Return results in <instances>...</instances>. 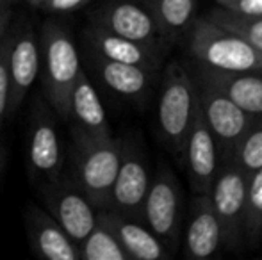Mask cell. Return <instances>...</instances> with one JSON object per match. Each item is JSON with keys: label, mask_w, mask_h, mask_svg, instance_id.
Instances as JSON below:
<instances>
[{"label": "cell", "mask_w": 262, "mask_h": 260, "mask_svg": "<svg viewBox=\"0 0 262 260\" xmlns=\"http://www.w3.org/2000/svg\"><path fill=\"white\" fill-rule=\"evenodd\" d=\"M41 82L47 104L59 120L68 122L70 94L82 72L80 56L68 29L55 18H49L39 32Z\"/></svg>", "instance_id": "obj_1"}, {"label": "cell", "mask_w": 262, "mask_h": 260, "mask_svg": "<svg viewBox=\"0 0 262 260\" xmlns=\"http://www.w3.org/2000/svg\"><path fill=\"white\" fill-rule=\"evenodd\" d=\"M120 137H95L72 129V177L98 210L111 207L120 166Z\"/></svg>", "instance_id": "obj_2"}, {"label": "cell", "mask_w": 262, "mask_h": 260, "mask_svg": "<svg viewBox=\"0 0 262 260\" xmlns=\"http://www.w3.org/2000/svg\"><path fill=\"white\" fill-rule=\"evenodd\" d=\"M198 107L196 82L180 63H169L162 73L157 98V129L173 157H182L184 143Z\"/></svg>", "instance_id": "obj_3"}, {"label": "cell", "mask_w": 262, "mask_h": 260, "mask_svg": "<svg viewBox=\"0 0 262 260\" xmlns=\"http://www.w3.org/2000/svg\"><path fill=\"white\" fill-rule=\"evenodd\" d=\"M189 52L198 64L220 72L262 69V54L209 16L189 25Z\"/></svg>", "instance_id": "obj_4"}, {"label": "cell", "mask_w": 262, "mask_h": 260, "mask_svg": "<svg viewBox=\"0 0 262 260\" xmlns=\"http://www.w3.org/2000/svg\"><path fill=\"white\" fill-rule=\"evenodd\" d=\"M141 221L159 237L168 253L177 250L182 237L184 195L173 168L162 159L152 173L143 201Z\"/></svg>", "instance_id": "obj_5"}, {"label": "cell", "mask_w": 262, "mask_h": 260, "mask_svg": "<svg viewBox=\"0 0 262 260\" xmlns=\"http://www.w3.org/2000/svg\"><path fill=\"white\" fill-rule=\"evenodd\" d=\"M250 175L234 160L221 164L210 189V201L221 225L223 246L230 251L246 246V208Z\"/></svg>", "instance_id": "obj_6"}, {"label": "cell", "mask_w": 262, "mask_h": 260, "mask_svg": "<svg viewBox=\"0 0 262 260\" xmlns=\"http://www.w3.org/2000/svg\"><path fill=\"white\" fill-rule=\"evenodd\" d=\"M194 82L198 91V107L217 145L221 164L232 160L235 146L259 118L250 116L241 107H237L227 94H223L202 77H196Z\"/></svg>", "instance_id": "obj_7"}, {"label": "cell", "mask_w": 262, "mask_h": 260, "mask_svg": "<svg viewBox=\"0 0 262 260\" xmlns=\"http://www.w3.org/2000/svg\"><path fill=\"white\" fill-rule=\"evenodd\" d=\"M120 166L114 178L111 210L141 219V208L152 180V168L141 139L136 135L120 137Z\"/></svg>", "instance_id": "obj_8"}, {"label": "cell", "mask_w": 262, "mask_h": 260, "mask_svg": "<svg viewBox=\"0 0 262 260\" xmlns=\"http://www.w3.org/2000/svg\"><path fill=\"white\" fill-rule=\"evenodd\" d=\"M39 185L47 212L77 244H80L97 225L98 208L70 173H61L54 180Z\"/></svg>", "instance_id": "obj_9"}, {"label": "cell", "mask_w": 262, "mask_h": 260, "mask_svg": "<svg viewBox=\"0 0 262 260\" xmlns=\"http://www.w3.org/2000/svg\"><path fill=\"white\" fill-rule=\"evenodd\" d=\"M27 166L36 182L54 180L64 168V148L55 125L54 111L38 97L32 105L27 139Z\"/></svg>", "instance_id": "obj_10"}, {"label": "cell", "mask_w": 262, "mask_h": 260, "mask_svg": "<svg viewBox=\"0 0 262 260\" xmlns=\"http://www.w3.org/2000/svg\"><path fill=\"white\" fill-rule=\"evenodd\" d=\"M9 107L7 118H13L31 87L39 77L41 56H39V38L27 18L13 20L9 25Z\"/></svg>", "instance_id": "obj_11"}, {"label": "cell", "mask_w": 262, "mask_h": 260, "mask_svg": "<svg viewBox=\"0 0 262 260\" xmlns=\"http://www.w3.org/2000/svg\"><path fill=\"white\" fill-rule=\"evenodd\" d=\"M88 21L161 52L166 46L152 13L141 0H107L91 11Z\"/></svg>", "instance_id": "obj_12"}, {"label": "cell", "mask_w": 262, "mask_h": 260, "mask_svg": "<svg viewBox=\"0 0 262 260\" xmlns=\"http://www.w3.org/2000/svg\"><path fill=\"white\" fill-rule=\"evenodd\" d=\"M182 160L186 168L189 187L194 195H210V189L221 168L217 145L210 134L200 107H196L193 125L184 143Z\"/></svg>", "instance_id": "obj_13"}, {"label": "cell", "mask_w": 262, "mask_h": 260, "mask_svg": "<svg viewBox=\"0 0 262 260\" xmlns=\"http://www.w3.org/2000/svg\"><path fill=\"white\" fill-rule=\"evenodd\" d=\"M86 61L93 75H97V79L111 93L134 102L148 97L159 75V72H152L143 66L104 59L90 50H86Z\"/></svg>", "instance_id": "obj_14"}, {"label": "cell", "mask_w": 262, "mask_h": 260, "mask_svg": "<svg viewBox=\"0 0 262 260\" xmlns=\"http://www.w3.org/2000/svg\"><path fill=\"white\" fill-rule=\"evenodd\" d=\"M82 41L84 50H90L104 59L143 66V68L152 69V72H159V68H161V50L150 49L141 43L121 38V36L113 34V32L105 31L95 23H90V21L82 31Z\"/></svg>", "instance_id": "obj_15"}, {"label": "cell", "mask_w": 262, "mask_h": 260, "mask_svg": "<svg viewBox=\"0 0 262 260\" xmlns=\"http://www.w3.org/2000/svg\"><path fill=\"white\" fill-rule=\"evenodd\" d=\"M25 228L29 244L38 257L45 260H80L79 244L61 228L47 208L29 205L25 210Z\"/></svg>", "instance_id": "obj_16"}, {"label": "cell", "mask_w": 262, "mask_h": 260, "mask_svg": "<svg viewBox=\"0 0 262 260\" xmlns=\"http://www.w3.org/2000/svg\"><path fill=\"white\" fill-rule=\"evenodd\" d=\"M98 219L113 232L120 246L132 260H161L168 257V250L159 237L141 219L128 218L105 208L98 210Z\"/></svg>", "instance_id": "obj_17"}, {"label": "cell", "mask_w": 262, "mask_h": 260, "mask_svg": "<svg viewBox=\"0 0 262 260\" xmlns=\"http://www.w3.org/2000/svg\"><path fill=\"white\" fill-rule=\"evenodd\" d=\"M184 246L191 258H209L223 246L221 225L214 212L209 195H196L191 205V214L184 230Z\"/></svg>", "instance_id": "obj_18"}, {"label": "cell", "mask_w": 262, "mask_h": 260, "mask_svg": "<svg viewBox=\"0 0 262 260\" xmlns=\"http://www.w3.org/2000/svg\"><path fill=\"white\" fill-rule=\"evenodd\" d=\"M68 122H73V129L88 135H95V137L113 135L105 107L98 97L97 87L84 68L77 77V82L70 94Z\"/></svg>", "instance_id": "obj_19"}, {"label": "cell", "mask_w": 262, "mask_h": 260, "mask_svg": "<svg viewBox=\"0 0 262 260\" xmlns=\"http://www.w3.org/2000/svg\"><path fill=\"white\" fill-rule=\"evenodd\" d=\"M227 94L237 107L262 118V75L255 72H220L198 64V75Z\"/></svg>", "instance_id": "obj_20"}, {"label": "cell", "mask_w": 262, "mask_h": 260, "mask_svg": "<svg viewBox=\"0 0 262 260\" xmlns=\"http://www.w3.org/2000/svg\"><path fill=\"white\" fill-rule=\"evenodd\" d=\"M141 2L152 13L166 45L179 41L184 34H187L198 6V0H141Z\"/></svg>", "instance_id": "obj_21"}, {"label": "cell", "mask_w": 262, "mask_h": 260, "mask_svg": "<svg viewBox=\"0 0 262 260\" xmlns=\"http://www.w3.org/2000/svg\"><path fill=\"white\" fill-rule=\"evenodd\" d=\"M80 260H130L116 237L98 219L95 228L79 244Z\"/></svg>", "instance_id": "obj_22"}, {"label": "cell", "mask_w": 262, "mask_h": 260, "mask_svg": "<svg viewBox=\"0 0 262 260\" xmlns=\"http://www.w3.org/2000/svg\"><path fill=\"white\" fill-rule=\"evenodd\" d=\"M209 18L227 31L243 38L257 52L262 54V16H246V14L235 13L227 7H220V9H214L209 14Z\"/></svg>", "instance_id": "obj_23"}, {"label": "cell", "mask_w": 262, "mask_h": 260, "mask_svg": "<svg viewBox=\"0 0 262 260\" xmlns=\"http://www.w3.org/2000/svg\"><path fill=\"white\" fill-rule=\"evenodd\" d=\"M232 160L248 175L262 168V118L257 120L252 129L243 135L239 145L235 146Z\"/></svg>", "instance_id": "obj_24"}, {"label": "cell", "mask_w": 262, "mask_h": 260, "mask_svg": "<svg viewBox=\"0 0 262 260\" xmlns=\"http://www.w3.org/2000/svg\"><path fill=\"white\" fill-rule=\"evenodd\" d=\"M262 239V168L250 175L246 208V246Z\"/></svg>", "instance_id": "obj_25"}, {"label": "cell", "mask_w": 262, "mask_h": 260, "mask_svg": "<svg viewBox=\"0 0 262 260\" xmlns=\"http://www.w3.org/2000/svg\"><path fill=\"white\" fill-rule=\"evenodd\" d=\"M9 45L11 34L4 36L0 43V130L7 120V107H9Z\"/></svg>", "instance_id": "obj_26"}, {"label": "cell", "mask_w": 262, "mask_h": 260, "mask_svg": "<svg viewBox=\"0 0 262 260\" xmlns=\"http://www.w3.org/2000/svg\"><path fill=\"white\" fill-rule=\"evenodd\" d=\"M91 0H50L45 11H49L52 14H64L80 9V7L88 6Z\"/></svg>", "instance_id": "obj_27"}, {"label": "cell", "mask_w": 262, "mask_h": 260, "mask_svg": "<svg viewBox=\"0 0 262 260\" xmlns=\"http://www.w3.org/2000/svg\"><path fill=\"white\" fill-rule=\"evenodd\" d=\"M227 9L246 16H262V0H234V4Z\"/></svg>", "instance_id": "obj_28"}, {"label": "cell", "mask_w": 262, "mask_h": 260, "mask_svg": "<svg viewBox=\"0 0 262 260\" xmlns=\"http://www.w3.org/2000/svg\"><path fill=\"white\" fill-rule=\"evenodd\" d=\"M13 20H14L13 6L0 7V43H2L4 36L7 34V29H9V25L13 23Z\"/></svg>", "instance_id": "obj_29"}, {"label": "cell", "mask_w": 262, "mask_h": 260, "mask_svg": "<svg viewBox=\"0 0 262 260\" xmlns=\"http://www.w3.org/2000/svg\"><path fill=\"white\" fill-rule=\"evenodd\" d=\"M31 7H36V9H47L50 0H25Z\"/></svg>", "instance_id": "obj_30"}, {"label": "cell", "mask_w": 262, "mask_h": 260, "mask_svg": "<svg viewBox=\"0 0 262 260\" xmlns=\"http://www.w3.org/2000/svg\"><path fill=\"white\" fill-rule=\"evenodd\" d=\"M216 2L220 4V7H230L234 4V0H216Z\"/></svg>", "instance_id": "obj_31"}, {"label": "cell", "mask_w": 262, "mask_h": 260, "mask_svg": "<svg viewBox=\"0 0 262 260\" xmlns=\"http://www.w3.org/2000/svg\"><path fill=\"white\" fill-rule=\"evenodd\" d=\"M14 2H18V0H0V7H7V6H13Z\"/></svg>", "instance_id": "obj_32"}, {"label": "cell", "mask_w": 262, "mask_h": 260, "mask_svg": "<svg viewBox=\"0 0 262 260\" xmlns=\"http://www.w3.org/2000/svg\"><path fill=\"white\" fill-rule=\"evenodd\" d=\"M4 168V152H2V146H0V171Z\"/></svg>", "instance_id": "obj_33"}]
</instances>
